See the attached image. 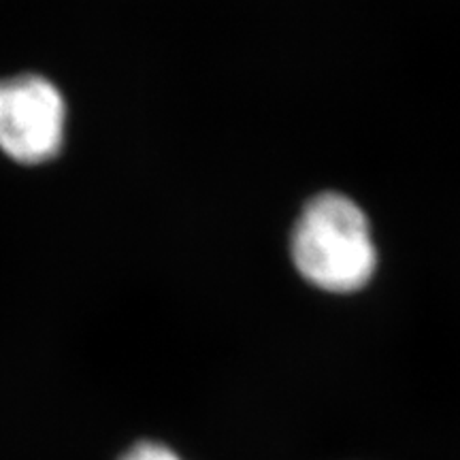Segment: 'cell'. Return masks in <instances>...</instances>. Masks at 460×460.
<instances>
[{"label": "cell", "instance_id": "1", "mask_svg": "<svg viewBox=\"0 0 460 460\" xmlns=\"http://www.w3.org/2000/svg\"><path fill=\"white\" fill-rule=\"evenodd\" d=\"M290 254L305 281L335 295L365 288L377 267L365 211L337 192L318 194L303 207L292 230Z\"/></svg>", "mask_w": 460, "mask_h": 460}, {"label": "cell", "instance_id": "2", "mask_svg": "<svg viewBox=\"0 0 460 460\" xmlns=\"http://www.w3.org/2000/svg\"><path fill=\"white\" fill-rule=\"evenodd\" d=\"M68 107L60 88L37 73L0 79V152L17 164L54 160L66 139Z\"/></svg>", "mask_w": 460, "mask_h": 460}, {"label": "cell", "instance_id": "3", "mask_svg": "<svg viewBox=\"0 0 460 460\" xmlns=\"http://www.w3.org/2000/svg\"><path fill=\"white\" fill-rule=\"evenodd\" d=\"M119 460H183V458L177 452H172L171 447L156 444V441H141V444L132 446Z\"/></svg>", "mask_w": 460, "mask_h": 460}]
</instances>
